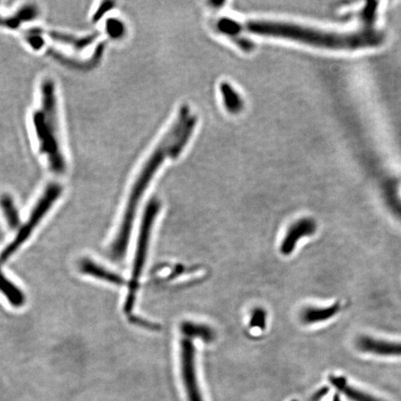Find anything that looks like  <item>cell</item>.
Instances as JSON below:
<instances>
[{
	"label": "cell",
	"instance_id": "8fae6325",
	"mask_svg": "<svg viewBox=\"0 0 401 401\" xmlns=\"http://www.w3.org/2000/svg\"><path fill=\"white\" fill-rule=\"evenodd\" d=\"M329 381L348 400L352 401H384L380 400V398L373 397V395L368 394L366 392L361 391V390L350 386V384H347L345 378L342 377V376H330Z\"/></svg>",
	"mask_w": 401,
	"mask_h": 401
},
{
	"label": "cell",
	"instance_id": "7c38bea8",
	"mask_svg": "<svg viewBox=\"0 0 401 401\" xmlns=\"http://www.w3.org/2000/svg\"><path fill=\"white\" fill-rule=\"evenodd\" d=\"M0 293L7 298L10 305L21 308L26 304V295L17 286L6 277L0 269Z\"/></svg>",
	"mask_w": 401,
	"mask_h": 401
},
{
	"label": "cell",
	"instance_id": "5b68a950",
	"mask_svg": "<svg viewBox=\"0 0 401 401\" xmlns=\"http://www.w3.org/2000/svg\"><path fill=\"white\" fill-rule=\"evenodd\" d=\"M60 193H62V187H60L59 184L51 183L46 188L43 195L41 196L38 204H35V206L33 208L28 220L26 221V224H24L20 229V231H18L15 239L2 251L1 254H0V262L4 263L8 261V260L18 251V249L26 242L30 235L34 231L35 227L40 223V221L42 220L47 215V213H48L49 209L51 208V206H54L55 202L60 197Z\"/></svg>",
	"mask_w": 401,
	"mask_h": 401
},
{
	"label": "cell",
	"instance_id": "8992f818",
	"mask_svg": "<svg viewBox=\"0 0 401 401\" xmlns=\"http://www.w3.org/2000/svg\"><path fill=\"white\" fill-rule=\"evenodd\" d=\"M181 347L182 382L186 390L188 400L204 401L196 373L195 345L190 338H184L181 341Z\"/></svg>",
	"mask_w": 401,
	"mask_h": 401
},
{
	"label": "cell",
	"instance_id": "9c48e42d",
	"mask_svg": "<svg viewBox=\"0 0 401 401\" xmlns=\"http://www.w3.org/2000/svg\"><path fill=\"white\" fill-rule=\"evenodd\" d=\"M341 311V304L336 303L329 306H308L302 309L300 320L304 325H315V323L326 322L336 316Z\"/></svg>",
	"mask_w": 401,
	"mask_h": 401
},
{
	"label": "cell",
	"instance_id": "9a60e30c",
	"mask_svg": "<svg viewBox=\"0 0 401 401\" xmlns=\"http://www.w3.org/2000/svg\"><path fill=\"white\" fill-rule=\"evenodd\" d=\"M49 35L51 40L58 41V42L67 44V45L76 49H84L95 41L98 35L94 34L85 38H76L74 35L65 34V33L51 31L49 33Z\"/></svg>",
	"mask_w": 401,
	"mask_h": 401
},
{
	"label": "cell",
	"instance_id": "4fadbf2b",
	"mask_svg": "<svg viewBox=\"0 0 401 401\" xmlns=\"http://www.w3.org/2000/svg\"><path fill=\"white\" fill-rule=\"evenodd\" d=\"M224 106L231 115H238L243 110V101L240 94L228 82H222L220 85Z\"/></svg>",
	"mask_w": 401,
	"mask_h": 401
},
{
	"label": "cell",
	"instance_id": "2e32d148",
	"mask_svg": "<svg viewBox=\"0 0 401 401\" xmlns=\"http://www.w3.org/2000/svg\"><path fill=\"white\" fill-rule=\"evenodd\" d=\"M0 206L10 228L17 229L20 225V217L13 199L10 195H2L0 197Z\"/></svg>",
	"mask_w": 401,
	"mask_h": 401
},
{
	"label": "cell",
	"instance_id": "d6986e66",
	"mask_svg": "<svg viewBox=\"0 0 401 401\" xmlns=\"http://www.w3.org/2000/svg\"><path fill=\"white\" fill-rule=\"evenodd\" d=\"M26 40L34 49H40L44 46L42 32L40 29H31L27 31Z\"/></svg>",
	"mask_w": 401,
	"mask_h": 401
},
{
	"label": "cell",
	"instance_id": "52a82bcc",
	"mask_svg": "<svg viewBox=\"0 0 401 401\" xmlns=\"http://www.w3.org/2000/svg\"><path fill=\"white\" fill-rule=\"evenodd\" d=\"M317 231L316 221L309 218H300L293 223L281 245V253L289 256L295 250L297 243L304 237L311 236Z\"/></svg>",
	"mask_w": 401,
	"mask_h": 401
},
{
	"label": "cell",
	"instance_id": "5bb4252c",
	"mask_svg": "<svg viewBox=\"0 0 401 401\" xmlns=\"http://www.w3.org/2000/svg\"><path fill=\"white\" fill-rule=\"evenodd\" d=\"M181 332L188 338H199L209 343L215 338L214 331L209 326L199 323L185 322L181 325Z\"/></svg>",
	"mask_w": 401,
	"mask_h": 401
},
{
	"label": "cell",
	"instance_id": "44dd1931",
	"mask_svg": "<svg viewBox=\"0 0 401 401\" xmlns=\"http://www.w3.org/2000/svg\"><path fill=\"white\" fill-rule=\"evenodd\" d=\"M133 323H136V325H142V320L137 319V318H134V320H131ZM142 325L145 326V327L153 329V330H156L157 326L154 325H151L150 322H142Z\"/></svg>",
	"mask_w": 401,
	"mask_h": 401
},
{
	"label": "cell",
	"instance_id": "7a4b0ae2",
	"mask_svg": "<svg viewBox=\"0 0 401 401\" xmlns=\"http://www.w3.org/2000/svg\"><path fill=\"white\" fill-rule=\"evenodd\" d=\"M215 28L232 40L245 32L263 37L286 38L318 48L343 51L373 48L375 44V35L367 27L355 32L336 33L284 22L250 20L242 24L224 17L217 21Z\"/></svg>",
	"mask_w": 401,
	"mask_h": 401
},
{
	"label": "cell",
	"instance_id": "cb8c5ba5",
	"mask_svg": "<svg viewBox=\"0 0 401 401\" xmlns=\"http://www.w3.org/2000/svg\"><path fill=\"white\" fill-rule=\"evenodd\" d=\"M292 401H297V400H292Z\"/></svg>",
	"mask_w": 401,
	"mask_h": 401
},
{
	"label": "cell",
	"instance_id": "ba28073f",
	"mask_svg": "<svg viewBox=\"0 0 401 401\" xmlns=\"http://www.w3.org/2000/svg\"><path fill=\"white\" fill-rule=\"evenodd\" d=\"M357 347L362 352L379 356H401V343L386 341L373 337H359Z\"/></svg>",
	"mask_w": 401,
	"mask_h": 401
},
{
	"label": "cell",
	"instance_id": "7402d4cb",
	"mask_svg": "<svg viewBox=\"0 0 401 401\" xmlns=\"http://www.w3.org/2000/svg\"><path fill=\"white\" fill-rule=\"evenodd\" d=\"M328 391L329 389L327 387H323V388L319 390V391H318L316 394L314 395L313 401L320 400V398L325 397V395L327 394Z\"/></svg>",
	"mask_w": 401,
	"mask_h": 401
},
{
	"label": "cell",
	"instance_id": "e0dca14e",
	"mask_svg": "<svg viewBox=\"0 0 401 401\" xmlns=\"http://www.w3.org/2000/svg\"><path fill=\"white\" fill-rule=\"evenodd\" d=\"M106 30L108 34L113 40H119V38H123L124 33H126L124 24L121 21L117 20V19H109V20H107Z\"/></svg>",
	"mask_w": 401,
	"mask_h": 401
},
{
	"label": "cell",
	"instance_id": "ac0fdd59",
	"mask_svg": "<svg viewBox=\"0 0 401 401\" xmlns=\"http://www.w3.org/2000/svg\"><path fill=\"white\" fill-rule=\"evenodd\" d=\"M265 320H267V313L264 309L261 308L254 309L251 314V327L261 329L262 330L265 327V322H267Z\"/></svg>",
	"mask_w": 401,
	"mask_h": 401
},
{
	"label": "cell",
	"instance_id": "3957f363",
	"mask_svg": "<svg viewBox=\"0 0 401 401\" xmlns=\"http://www.w3.org/2000/svg\"><path fill=\"white\" fill-rule=\"evenodd\" d=\"M42 108L35 112L33 122L40 150L48 156L51 170L56 174H63L66 170L65 157L60 151L59 129H58L57 102L55 85L51 80L47 79L41 87Z\"/></svg>",
	"mask_w": 401,
	"mask_h": 401
},
{
	"label": "cell",
	"instance_id": "ffe728a7",
	"mask_svg": "<svg viewBox=\"0 0 401 401\" xmlns=\"http://www.w3.org/2000/svg\"><path fill=\"white\" fill-rule=\"evenodd\" d=\"M113 6H115V3L111 1H105L104 3H101L98 10L95 13V15H94L93 21L98 22L101 20L102 16H104L105 13L109 12V10H112Z\"/></svg>",
	"mask_w": 401,
	"mask_h": 401
},
{
	"label": "cell",
	"instance_id": "30bf717a",
	"mask_svg": "<svg viewBox=\"0 0 401 401\" xmlns=\"http://www.w3.org/2000/svg\"><path fill=\"white\" fill-rule=\"evenodd\" d=\"M79 269L85 275L99 279V280L108 281V283L115 284V286H123L124 284V279L120 275L110 272L90 259L81 260L79 263Z\"/></svg>",
	"mask_w": 401,
	"mask_h": 401
},
{
	"label": "cell",
	"instance_id": "277c9868",
	"mask_svg": "<svg viewBox=\"0 0 401 401\" xmlns=\"http://www.w3.org/2000/svg\"><path fill=\"white\" fill-rule=\"evenodd\" d=\"M160 209H161V203L157 199L154 198L146 206L145 214H143L139 240H138L136 254H135L134 265H133L131 279H130L129 281V293H127L126 302H124V311L127 314L131 313L133 309H134L140 276L142 275L146 257H147L152 229H153L154 220H156Z\"/></svg>",
	"mask_w": 401,
	"mask_h": 401
},
{
	"label": "cell",
	"instance_id": "603a6c76",
	"mask_svg": "<svg viewBox=\"0 0 401 401\" xmlns=\"http://www.w3.org/2000/svg\"><path fill=\"white\" fill-rule=\"evenodd\" d=\"M334 401H339L338 395H334Z\"/></svg>",
	"mask_w": 401,
	"mask_h": 401
},
{
	"label": "cell",
	"instance_id": "6da1fadb",
	"mask_svg": "<svg viewBox=\"0 0 401 401\" xmlns=\"http://www.w3.org/2000/svg\"><path fill=\"white\" fill-rule=\"evenodd\" d=\"M196 124L197 117L195 115H190L188 105H183L179 109L172 126L143 165L130 192L120 228L111 245L109 254L113 259L121 260L126 256L140 201L165 160L176 159L181 156L195 132Z\"/></svg>",
	"mask_w": 401,
	"mask_h": 401
}]
</instances>
